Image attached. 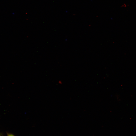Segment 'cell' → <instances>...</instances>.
<instances>
[{
  "mask_svg": "<svg viewBox=\"0 0 136 136\" xmlns=\"http://www.w3.org/2000/svg\"><path fill=\"white\" fill-rule=\"evenodd\" d=\"M7 136H15L13 134L11 133H8L7 134Z\"/></svg>",
  "mask_w": 136,
  "mask_h": 136,
  "instance_id": "6da1fadb",
  "label": "cell"
},
{
  "mask_svg": "<svg viewBox=\"0 0 136 136\" xmlns=\"http://www.w3.org/2000/svg\"><path fill=\"white\" fill-rule=\"evenodd\" d=\"M2 135L0 133V136H1Z\"/></svg>",
  "mask_w": 136,
  "mask_h": 136,
  "instance_id": "7a4b0ae2",
  "label": "cell"
}]
</instances>
